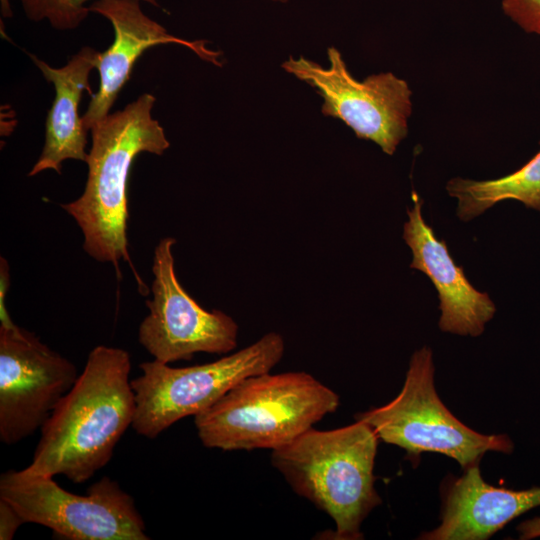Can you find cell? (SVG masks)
I'll return each mask as SVG.
<instances>
[{
  "label": "cell",
  "mask_w": 540,
  "mask_h": 540,
  "mask_svg": "<svg viewBox=\"0 0 540 540\" xmlns=\"http://www.w3.org/2000/svg\"><path fill=\"white\" fill-rule=\"evenodd\" d=\"M432 351L424 346L410 359L403 387L389 403L355 415L385 443L408 456L434 452L450 457L464 469L480 463L490 451L510 454L514 444L506 434H482L462 423L443 404L434 382Z\"/></svg>",
  "instance_id": "obj_5"
},
{
  "label": "cell",
  "mask_w": 540,
  "mask_h": 540,
  "mask_svg": "<svg viewBox=\"0 0 540 540\" xmlns=\"http://www.w3.org/2000/svg\"><path fill=\"white\" fill-rule=\"evenodd\" d=\"M29 56L43 77L54 85L55 98L46 119L42 152L28 176L49 169L61 174L65 160L86 163L88 158V131L79 115V103L85 90L93 94L89 75L97 67L100 52L90 46L82 47L60 68L51 67L33 54Z\"/></svg>",
  "instance_id": "obj_14"
},
{
  "label": "cell",
  "mask_w": 540,
  "mask_h": 540,
  "mask_svg": "<svg viewBox=\"0 0 540 540\" xmlns=\"http://www.w3.org/2000/svg\"><path fill=\"white\" fill-rule=\"evenodd\" d=\"M92 0H19L26 17L34 22L46 20L57 30L78 28L88 17ZM95 1V0H93ZM158 7V0H141Z\"/></svg>",
  "instance_id": "obj_16"
},
{
  "label": "cell",
  "mask_w": 540,
  "mask_h": 540,
  "mask_svg": "<svg viewBox=\"0 0 540 540\" xmlns=\"http://www.w3.org/2000/svg\"><path fill=\"white\" fill-rule=\"evenodd\" d=\"M272 1H274V2H281V3H285V2H287L288 0H272Z\"/></svg>",
  "instance_id": "obj_22"
},
{
  "label": "cell",
  "mask_w": 540,
  "mask_h": 540,
  "mask_svg": "<svg viewBox=\"0 0 540 540\" xmlns=\"http://www.w3.org/2000/svg\"><path fill=\"white\" fill-rule=\"evenodd\" d=\"M0 260V321L1 325H7L13 322L5 305V297L9 287V267L6 259L1 257Z\"/></svg>",
  "instance_id": "obj_19"
},
{
  "label": "cell",
  "mask_w": 540,
  "mask_h": 540,
  "mask_svg": "<svg viewBox=\"0 0 540 540\" xmlns=\"http://www.w3.org/2000/svg\"><path fill=\"white\" fill-rule=\"evenodd\" d=\"M141 0H95L90 12L106 18L114 30L111 46L100 52L97 67L98 90L82 116L87 131L110 114L120 91L131 76L136 61L149 48L161 44H178L196 53L201 59L222 66V53L209 49L205 41H189L169 34L142 10Z\"/></svg>",
  "instance_id": "obj_11"
},
{
  "label": "cell",
  "mask_w": 540,
  "mask_h": 540,
  "mask_svg": "<svg viewBox=\"0 0 540 540\" xmlns=\"http://www.w3.org/2000/svg\"><path fill=\"white\" fill-rule=\"evenodd\" d=\"M25 523L14 506L0 498V539L12 540L18 528Z\"/></svg>",
  "instance_id": "obj_18"
},
{
  "label": "cell",
  "mask_w": 540,
  "mask_h": 540,
  "mask_svg": "<svg viewBox=\"0 0 540 540\" xmlns=\"http://www.w3.org/2000/svg\"><path fill=\"white\" fill-rule=\"evenodd\" d=\"M413 207L407 209L408 220L403 239L412 251L410 268L429 277L438 292L441 311L439 328L444 332L477 337L485 329L496 306L489 295L473 287L449 253L444 240H439L422 216V200L412 192Z\"/></svg>",
  "instance_id": "obj_12"
},
{
  "label": "cell",
  "mask_w": 540,
  "mask_h": 540,
  "mask_svg": "<svg viewBox=\"0 0 540 540\" xmlns=\"http://www.w3.org/2000/svg\"><path fill=\"white\" fill-rule=\"evenodd\" d=\"M446 190L457 199V216L464 222L504 200H517L540 211V150L508 175L479 181L456 177L447 182Z\"/></svg>",
  "instance_id": "obj_15"
},
{
  "label": "cell",
  "mask_w": 540,
  "mask_h": 540,
  "mask_svg": "<svg viewBox=\"0 0 540 540\" xmlns=\"http://www.w3.org/2000/svg\"><path fill=\"white\" fill-rule=\"evenodd\" d=\"M339 406V396L307 372L241 380L194 416L201 443L224 451L281 448Z\"/></svg>",
  "instance_id": "obj_4"
},
{
  "label": "cell",
  "mask_w": 540,
  "mask_h": 540,
  "mask_svg": "<svg viewBox=\"0 0 540 540\" xmlns=\"http://www.w3.org/2000/svg\"><path fill=\"white\" fill-rule=\"evenodd\" d=\"M130 371L126 350L105 345L91 350L84 370L40 429L25 469L83 483L106 466L134 420Z\"/></svg>",
  "instance_id": "obj_1"
},
{
  "label": "cell",
  "mask_w": 540,
  "mask_h": 540,
  "mask_svg": "<svg viewBox=\"0 0 540 540\" xmlns=\"http://www.w3.org/2000/svg\"><path fill=\"white\" fill-rule=\"evenodd\" d=\"M378 440L359 420L333 430L312 427L272 450L271 463L295 493L334 521V539L358 540L363 521L382 503L374 476Z\"/></svg>",
  "instance_id": "obj_3"
},
{
  "label": "cell",
  "mask_w": 540,
  "mask_h": 540,
  "mask_svg": "<svg viewBox=\"0 0 540 540\" xmlns=\"http://www.w3.org/2000/svg\"><path fill=\"white\" fill-rule=\"evenodd\" d=\"M1 12L4 17L12 16V10L10 7L9 0H1Z\"/></svg>",
  "instance_id": "obj_21"
},
{
  "label": "cell",
  "mask_w": 540,
  "mask_h": 540,
  "mask_svg": "<svg viewBox=\"0 0 540 540\" xmlns=\"http://www.w3.org/2000/svg\"><path fill=\"white\" fill-rule=\"evenodd\" d=\"M155 102L152 94L144 93L90 129L84 191L61 205L80 227L84 251L117 270L121 260L130 262L127 184L133 161L143 152L162 155L170 146L163 127L152 117Z\"/></svg>",
  "instance_id": "obj_2"
},
{
  "label": "cell",
  "mask_w": 540,
  "mask_h": 540,
  "mask_svg": "<svg viewBox=\"0 0 540 540\" xmlns=\"http://www.w3.org/2000/svg\"><path fill=\"white\" fill-rule=\"evenodd\" d=\"M172 237L155 247L148 315L138 328V341L157 361L191 360L196 353L227 354L237 346L238 325L220 310L202 308L182 287L175 273Z\"/></svg>",
  "instance_id": "obj_9"
},
{
  "label": "cell",
  "mask_w": 540,
  "mask_h": 540,
  "mask_svg": "<svg viewBox=\"0 0 540 540\" xmlns=\"http://www.w3.org/2000/svg\"><path fill=\"white\" fill-rule=\"evenodd\" d=\"M285 351L283 337L270 332L251 345L216 361L171 367L157 360L139 365L131 380L136 410L132 428L154 439L177 421L204 411L241 380L270 372Z\"/></svg>",
  "instance_id": "obj_6"
},
{
  "label": "cell",
  "mask_w": 540,
  "mask_h": 540,
  "mask_svg": "<svg viewBox=\"0 0 540 540\" xmlns=\"http://www.w3.org/2000/svg\"><path fill=\"white\" fill-rule=\"evenodd\" d=\"M75 365L14 322L0 325V440L41 429L78 378Z\"/></svg>",
  "instance_id": "obj_10"
},
{
  "label": "cell",
  "mask_w": 540,
  "mask_h": 540,
  "mask_svg": "<svg viewBox=\"0 0 540 540\" xmlns=\"http://www.w3.org/2000/svg\"><path fill=\"white\" fill-rule=\"evenodd\" d=\"M540 506V487L513 490L484 481L479 463L448 480L442 492L441 522L424 540H485L523 513Z\"/></svg>",
  "instance_id": "obj_13"
},
{
  "label": "cell",
  "mask_w": 540,
  "mask_h": 540,
  "mask_svg": "<svg viewBox=\"0 0 540 540\" xmlns=\"http://www.w3.org/2000/svg\"><path fill=\"white\" fill-rule=\"evenodd\" d=\"M0 498L12 504L26 523H35L67 540H148L133 497L104 476L86 495L66 491L52 476L22 470L0 475Z\"/></svg>",
  "instance_id": "obj_7"
},
{
  "label": "cell",
  "mask_w": 540,
  "mask_h": 540,
  "mask_svg": "<svg viewBox=\"0 0 540 540\" xmlns=\"http://www.w3.org/2000/svg\"><path fill=\"white\" fill-rule=\"evenodd\" d=\"M327 55V68L302 56L290 57L282 68L317 91L325 116L342 120L358 138L373 141L393 155L408 134L412 113L408 83L392 72L356 80L338 49L329 47Z\"/></svg>",
  "instance_id": "obj_8"
},
{
  "label": "cell",
  "mask_w": 540,
  "mask_h": 540,
  "mask_svg": "<svg viewBox=\"0 0 540 540\" xmlns=\"http://www.w3.org/2000/svg\"><path fill=\"white\" fill-rule=\"evenodd\" d=\"M501 8L523 31L540 35V0H502Z\"/></svg>",
  "instance_id": "obj_17"
},
{
  "label": "cell",
  "mask_w": 540,
  "mask_h": 540,
  "mask_svg": "<svg viewBox=\"0 0 540 540\" xmlns=\"http://www.w3.org/2000/svg\"><path fill=\"white\" fill-rule=\"evenodd\" d=\"M519 539L530 540L540 537V516L521 522L517 526Z\"/></svg>",
  "instance_id": "obj_20"
}]
</instances>
